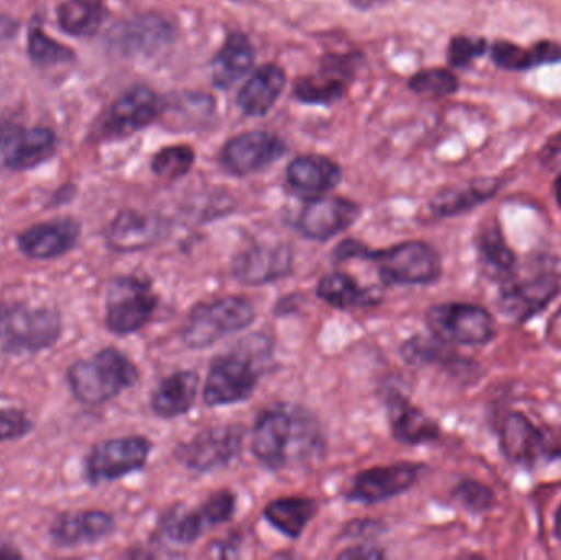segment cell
<instances>
[{
  "label": "cell",
  "mask_w": 561,
  "mask_h": 560,
  "mask_svg": "<svg viewBox=\"0 0 561 560\" xmlns=\"http://www.w3.org/2000/svg\"><path fill=\"white\" fill-rule=\"evenodd\" d=\"M163 108V99L150 88L131 89L112 105L105 130L118 137L135 134L157 121Z\"/></svg>",
  "instance_id": "44dd1931"
},
{
  "label": "cell",
  "mask_w": 561,
  "mask_h": 560,
  "mask_svg": "<svg viewBox=\"0 0 561 560\" xmlns=\"http://www.w3.org/2000/svg\"><path fill=\"white\" fill-rule=\"evenodd\" d=\"M56 137L48 128H32L15 135L7 147V167L15 171L38 167L55 153Z\"/></svg>",
  "instance_id": "1f68e13d"
},
{
  "label": "cell",
  "mask_w": 561,
  "mask_h": 560,
  "mask_svg": "<svg viewBox=\"0 0 561 560\" xmlns=\"http://www.w3.org/2000/svg\"><path fill=\"white\" fill-rule=\"evenodd\" d=\"M81 239V224L72 217L35 224L16 237L22 255L38 262L58 260L68 255Z\"/></svg>",
  "instance_id": "5bb4252c"
},
{
  "label": "cell",
  "mask_w": 561,
  "mask_h": 560,
  "mask_svg": "<svg viewBox=\"0 0 561 560\" xmlns=\"http://www.w3.org/2000/svg\"><path fill=\"white\" fill-rule=\"evenodd\" d=\"M199 391V377L196 372H174L163 378L151 395V410L163 420L183 416L193 410Z\"/></svg>",
  "instance_id": "484cf974"
},
{
  "label": "cell",
  "mask_w": 561,
  "mask_h": 560,
  "mask_svg": "<svg viewBox=\"0 0 561 560\" xmlns=\"http://www.w3.org/2000/svg\"><path fill=\"white\" fill-rule=\"evenodd\" d=\"M428 331L450 345H486L496 338V321L483 306L471 302H444L425 315Z\"/></svg>",
  "instance_id": "ba28073f"
},
{
  "label": "cell",
  "mask_w": 561,
  "mask_h": 560,
  "mask_svg": "<svg viewBox=\"0 0 561 560\" xmlns=\"http://www.w3.org/2000/svg\"><path fill=\"white\" fill-rule=\"evenodd\" d=\"M401 357L409 365H442V367L457 368L458 372L471 374L473 362L465 361L460 355L455 354L454 348L447 342L434 338L409 339L402 344Z\"/></svg>",
  "instance_id": "836d02e7"
},
{
  "label": "cell",
  "mask_w": 561,
  "mask_h": 560,
  "mask_svg": "<svg viewBox=\"0 0 561 560\" xmlns=\"http://www.w3.org/2000/svg\"><path fill=\"white\" fill-rule=\"evenodd\" d=\"M286 147L279 137L266 132H249L227 141L220 163L237 176L259 173L283 157Z\"/></svg>",
  "instance_id": "2e32d148"
},
{
  "label": "cell",
  "mask_w": 561,
  "mask_h": 560,
  "mask_svg": "<svg viewBox=\"0 0 561 560\" xmlns=\"http://www.w3.org/2000/svg\"><path fill=\"white\" fill-rule=\"evenodd\" d=\"M115 528L114 516L104 510H72L53 519L49 538L58 548H81L111 538Z\"/></svg>",
  "instance_id": "ac0fdd59"
},
{
  "label": "cell",
  "mask_w": 561,
  "mask_h": 560,
  "mask_svg": "<svg viewBox=\"0 0 561 560\" xmlns=\"http://www.w3.org/2000/svg\"><path fill=\"white\" fill-rule=\"evenodd\" d=\"M151 449L150 441L141 436L101 441L85 456V480L91 485H102L140 472L150 459Z\"/></svg>",
  "instance_id": "9c48e42d"
},
{
  "label": "cell",
  "mask_w": 561,
  "mask_h": 560,
  "mask_svg": "<svg viewBox=\"0 0 561 560\" xmlns=\"http://www.w3.org/2000/svg\"><path fill=\"white\" fill-rule=\"evenodd\" d=\"M339 58L323 59L322 72L316 76L300 78L294 85V95L306 104H332L339 101L345 92V82L342 76L346 75L345 62Z\"/></svg>",
  "instance_id": "f546056e"
},
{
  "label": "cell",
  "mask_w": 561,
  "mask_h": 560,
  "mask_svg": "<svg viewBox=\"0 0 561 560\" xmlns=\"http://www.w3.org/2000/svg\"><path fill=\"white\" fill-rule=\"evenodd\" d=\"M486 49L484 39H471L467 36H457L451 39L450 48H448V61L455 68H463L470 65L474 58L483 55Z\"/></svg>",
  "instance_id": "b9f144b4"
},
{
  "label": "cell",
  "mask_w": 561,
  "mask_h": 560,
  "mask_svg": "<svg viewBox=\"0 0 561 560\" xmlns=\"http://www.w3.org/2000/svg\"><path fill=\"white\" fill-rule=\"evenodd\" d=\"M335 262L363 260L373 263L385 285H431L442 275L437 250L425 242H402L386 250H369L358 240H343L333 250Z\"/></svg>",
  "instance_id": "7a4b0ae2"
},
{
  "label": "cell",
  "mask_w": 561,
  "mask_h": 560,
  "mask_svg": "<svg viewBox=\"0 0 561 560\" xmlns=\"http://www.w3.org/2000/svg\"><path fill=\"white\" fill-rule=\"evenodd\" d=\"M194 160H196V155H194L193 148L187 147V145L168 147L154 155L153 161H151V170L164 180H180V178L190 173Z\"/></svg>",
  "instance_id": "d590c367"
},
{
  "label": "cell",
  "mask_w": 561,
  "mask_h": 560,
  "mask_svg": "<svg viewBox=\"0 0 561 560\" xmlns=\"http://www.w3.org/2000/svg\"><path fill=\"white\" fill-rule=\"evenodd\" d=\"M493 61L504 69H529L530 56L529 49L520 48L510 42H497L491 49Z\"/></svg>",
  "instance_id": "60d3db41"
},
{
  "label": "cell",
  "mask_w": 561,
  "mask_h": 560,
  "mask_svg": "<svg viewBox=\"0 0 561 560\" xmlns=\"http://www.w3.org/2000/svg\"><path fill=\"white\" fill-rule=\"evenodd\" d=\"M287 184L297 196L316 199L332 191L342 180V170L325 157H299L287 167Z\"/></svg>",
  "instance_id": "7402d4cb"
},
{
  "label": "cell",
  "mask_w": 561,
  "mask_h": 560,
  "mask_svg": "<svg viewBox=\"0 0 561 560\" xmlns=\"http://www.w3.org/2000/svg\"><path fill=\"white\" fill-rule=\"evenodd\" d=\"M173 38V28L160 16H144L114 26L108 42L124 55H150Z\"/></svg>",
  "instance_id": "603a6c76"
},
{
  "label": "cell",
  "mask_w": 561,
  "mask_h": 560,
  "mask_svg": "<svg viewBox=\"0 0 561 560\" xmlns=\"http://www.w3.org/2000/svg\"><path fill=\"white\" fill-rule=\"evenodd\" d=\"M496 191V180H474L461 186L450 187L431 201V213L435 217L460 216L493 197Z\"/></svg>",
  "instance_id": "d6a6232c"
},
{
  "label": "cell",
  "mask_w": 561,
  "mask_h": 560,
  "mask_svg": "<svg viewBox=\"0 0 561 560\" xmlns=\"http://www.w3.org/2000/svg\"><path fill=\"white\" fill-rule=\"evenodd\" d=\"M253 61H255V49L249 36L242 32L230 33L213 61L214 85L227 89L236 84L250 71Z\"/></svg>",
  "instance_id": "f1b7e54d"
},
{
  "label": "cell",
  "mask_w": 561,
  "mask_h": 560,
  "mask_svg": "<svg viewBox=\"0 0 561 560\" xmlns=\"http://www.w3.org/2000/svg\"><path fill=\"white\" fill-rule=\"evenodd\" d=\"M477 252L481 272L491 282L503 285L519 268V259L507 245L497 220H491L481 227L477 237Z\"/></svg>",
  "instance_id": "cb8c5ba5"
},
{
  "label": "cell",
  "mask_w": 561,
  "mask_h": 560,
  "mask_svg": "<svg viewBox=\"0 0 561 560\" xmlns=\"http://www.w3.org/2000/svg\"><path fill=\"white\" fill-rule=\"evenodd\" d=\"M553 532H556L557 539L561 541V505L556 513V523H553Z\"/></svg>",
  "instance_id": "bcb514c9"
},
{
  "label": "cell",
  "mask_w": 561,
  "mask_h": 560,
  "mask_svg": "<svg viewBox=\"0 0 561 560\" xmlns=\"http://www.w3.org/2000/svg\"><path fill=\"white\" fill-rule=\"evenodd\" d=\"M358 204L345 197H316L304 207L297 227L306 239L327 242L345 232L359 217Z\"/></svg>",
  "instance_id": "d6986e66"
},
{
  "label": "cell",
  "mask_w": 561,
  "mask_h": 560,
  "mask_svg": "<svg viewBox=\"0 0 561 560\" xmlns=\"http://www.w3.org/2000/svg\"><path fill=\"white\" fill-rule=\"evenodd\" d=\"M325 446L319 420L296 404L263 411L253 427V454L270 470L309 466L323 456Z\"/></svg>",
  "instance_id": "6da1fadb"
},
{
  "label": "cell",
  "mask_w": 561,
  "mask_h": 560,
  "mask_svg": "<svg viewBox=\"0 0 561 560\" xmlns=\"http://www.w3.org/2000/svg\"><path fill=\"white\" fill-rule=\"evenodd\" d=\"M451 496L461 508L473 513V515L490 512L496 505V496H494L493 490L484 483L477 482V480H463V482L458 483L451 492Z\"/></svg>",
  "instance_id": "74e56055"
},
{
  "label": "cell",
  "mask_w": 561,
  "mask_h": 560,
  "mask_svg": "<svg viewBox=\"0 0 561 560\" xmlns=\"http://www.w3.org/2000/svg\"><path fill=\"white\" fill-rule=\"evenodd\" d=\"M255 306L243 296H226L210 302H201L191 309L181 331L186 347L207 348L226 335L243 331L255 321Z\"/></svg>",
  "instance_id": "8992f818"
},
{
  "label": "cell",
  "mask_w": 561,
  "mask_h": 560,
  "mask_svg": "<svg viewBox=\"0 0 561 560\" xmlns=\"http://www.w3.org/2000/svg\"><path fill=\"white\" fill-rule=\"evenodd\" d=\"M560 293V275L553 268L540 266L529 275L519 268L501 285L497 308L511 321L523 324L542 312Z\"/></svg>",
  "instance_id": "30bf717a"
},
{
  "label": "cell",
  "mask_w": 561,
  "mask_h": 560,
  "mask_svg": "<svg viewBox=\"0 0 561 560\" xmlns=\"http://www.w3.org/2000/svg\"><path fill=\"white\" fill-rule=\"evenodd\" d=\"M140 380L134 362L118 348L105 347L88 358L76 361L66 370V384L76 401L102 407L121 397Z\"/></svg>",
  "instance_id": "277c9868"
},
{
  "label": "cell",
  "mask_w": 561,
  "mask_h": 560,
  "mask_svg": "<svg viewBox=\"0 0 561 560\" xmlns=\"http://www.w3.org/2000/svg\"><path fill=\"white\" fill-rule=\"evenodd\" d=\"M424 466L394 464L363 470L353 479L346 500L362 505H376L411 490L421 479Z\"/></svg>",
  "instance_id": "4fadbf2b"
},
{
  "label": "cell",
  "mask_w": 561,
  "mask_h": 560,
  "mask_svg": "<svg viewBox=\"0 0 561 560\" xmlns=\"http://www.w3.org/2000/svg\"><path fill=\"white\" fill-rule=\"evenodd\" d=\"M272 357V345L263 335H250L210 365L204 384L207 407H229L252 397Z\"/></svg>",
  "instance_id": "3957f363"
},
{
  "label": "cell",
  "mask_w": 561,
  "mask_h": 560,
  "mask_svg": "<svg viewBox=\"0 0 561 560\" xmlns=\"http://www.w3.org/2000/svg\"><path fill=\"white\" fill-rule=\"evenodd\" d=\"M319 512V503L306 496H286L265 508L266 522L289 539H299Z\"/></svg>",
  "instance_id": "4dcf8cb0"
},
{
  "label": "cell",
  "mask_w": 561,
  "mask_h": 560,
  "mask_svg": "<svg viewBox=\"0 0 561 560\" xmlns=\"http://www.w3.org/2000/svg\"><path fill=\"white\" fill-rule=\"evenodd\" d=\"M386 552L376 546H355V548L345 549L340 559H382Z\"/></svg>",
  "instance_id": "ee69618b"
},
{
  "label": "cell",
  "mask_w": 561,
  "mask_h": 560,
  "mask_svg": "<svg viewBox=\"0 0 561 560\" xmlns=\"http://www.w3.org/2000/svg\"><path fill=\"white\" fill-rule=\"evenodd\" d=\"M556 196L557 203H559V206L561 207V174L556 181Z\"/></svg>",
  "instance_id": "7dc6e473"
},
{
  "label": "cell",
  "mask_w": 561,
  "mask_h": 560,
  "mask_svg": "<svg viewBox=\"0 0 561 560\" xmlns=\"http://www.w3.org/2000/svg\"><path fill=\"white\" fill-rule=\"evenodd\" d=\"M409 88L425 98H445L457 91L458 79L447 69H427L412 76Z\"/></svg>",
  "instance_id": "8d00e7d4"
},
{
  "label": "cell",
  "mask_w": 561,
  "mask_h": 560,
  "mask_svg": "<svg viewBox=\"0 0 561 560\" xmlns=\"http://www.w3.org/2000/svg\"><path fill=\"white\" fill-rule=\"evenodd\" d=\"M158 308V295L148 279L135 275L115 276L105 295V325L115 335L140 331Z\"/></svg>",
  "instance_id": "52a82bcc"
},
{
  "label": "cell",
  "mask_w": 561,
  "mask_h": 560,
  "mask_svg": "<svg viewBox=\"0 0 561 560\" xmlns=\"http://www.w3.org/2000/svg\"><path fill=\"white\" fill-rule=\"evenodd\" d=\"M28 53L33 61L39 66H55L59 62L71 61L75 56L66 46L46 36L39 28L30 30Z\"/></svg>",
  "instance_id": "f35d334b"
},
{
  "label": "cell",
  "mask_w": 561,
  "mask_h": 560,
  "mask_svg": "<svg viewBox=\"0 0 561 560\" xmlns=\"http://www.w3.org/2000/svg\"><path fill=\"white\" fill-rule=\"evenodd\" d=\"M62 316L49 306L0 302V354L9 357L48 351L61 339Z\"/></svg>",
  "instance_id": "5b68a950"
},
{
  "label": "cell",
  "mask_w": 561,
  "mask_h": 560,
  "mask_svg": "<svg viewBox=\"0 0 561 560\" xmlns=\"http://www.w3.org/2000/svg\"><path fill=\"white\" fill-rule=\"evenodd\" d=\"M286 72L276 65H263L237 95V104L247 115H265L286 88Z\"/></svg>",
  "instance_id": "4316f807"
},
{
  "label": "cell",
  "mask_w": 561,
  "mask_h": 560,
  "mask_svg": "<svg viewBox=\"0 0 561 560\" xmlns=\"http://www.w3.org/2000/svg\"><path fill=\"white\" fill-rule=\"evenodd\" d=\"M168 230L167 220L157 214L124 209L108 224L105 243L114 252H140L158 245L167 237Z\"/></svg>",
  "instance_id": "9a60e30c"
},
{
  "label": "cell",
  "mask_w": 561,
  "mask_h": 560,
  "mask_svg": "<svg viewBox=\"0 0 561 560\" xmlns=\"http://www.w3.org/2000/svg\"><path fill=\"white\" fill-rule=\"evenodd\" d=\"M294 252L286 243H256L233 259L232 275L247 286L278 282L293 270Z\"/></svg>",
  "instance_id": "e0dca14e"
},
{
  "label": "cell",
  "mask_w": 561,
  "mask_h": 560,
  "mask_svg": "<svg viewBox=\"0 0 561 560\" xmlns=\"http://www.w3.org/2000/svg\"><path fill=\"white\" fill-rule=\"evenodd\" d=\"M13 32H15V28H13V23L10 22L9 19H2V16H0V42H2V39L9 38Z\"/></svg>",
  "instance_id": "f6af8a7d"
},
{
  "label": "cell",
  "mask_w": 561,
  "mask_h": 560,
  "mask_svg": "<svg viewBox=\"0 0 561 560\" xmlns=\"http://www.w3.org/2000/svg\"><path fill=\"white\" fill-rule=\"evenodd\" d=\"M530 66L552 65V62H559L561 59V45L556 42H543L536 43L533 48H529Z\"/></svg>",
  "instance_id": "7bdbcfd3"
},
{
  "label": "cell",
  "mask_w": 561,
  "mask_h": 560,
  "mask_svg": "<svg viewBox=\"0 0 561 560\" xmlns=\"http://www.w3.org/2000/svg\"><path fill=\"white\" fill-rule=\"evenodd\" d=\"M243 427L239 424L209 427L180 444L174 457L181 466L194 472L206 473L229 466L243 447Z\"/></svg>",
  "instance_id": "7c38bea8"
},
{
  "label": "cell",
  "mask_w": 561,
  "mask_h": 560,
  "mask_svg": "<svg viewBox=\"0 0 561 560\" xmlns=\"http://www.w3.org/2000/svg\"><path fill=\"white\" fill-rule=\"evenodd\" d=\"M33 421L19 408H0V443H10L28 436L33 431Z\"/></svg>",
  "instance_id": "ab89813d"
},
{
  "label": "cell",
  "mask_w": 561,
  "mask_h": 560,
  "mask_svg": "<svg viewBox=\"0 0 561 560\" xmlns=\"http://www.w3.org/2000/svg\"><path fill=\"white\" fill-rule=\"evenodd\" d=\"M237 500L233 493L217 492L210 495L197 510H187L178 505L168 510L160 522V529L168 541L174 545L190 546L210 529L232 519Z\"/></svg>",
  "instance_id": "8fae6325"
},
{
  "label": "cell",
  "mask_w": 561,
  "mask_h": 560,
  "mask_svg": "<svg viewBox=\"0 0 561 560\" xmlns=\"http://www.w3.org/2000/svg\"><path fill=\"white\" fill-rule=\"evenodd\" d=\"M58 22L69 35L91 36L104 22V9L95 0H66L59 7Z\"/></svg>",
  "instance_id": "e575fe53"
},
{
  "label": "cell",
  "mask_w": 561,
  "mask_h": 560,
  "mask_svg": "<svg viewBox=\"0 0 561 560\" xmlns=\"http://www.w3.org/2000/svg\"><path fill=\"white\" fill-rule=\"evenodd\" d=\"M316 292L322 301L340 311L368 309L381 302V295L375 289L365 288L353 276L340 272L322 276Z\"/></svg>",
  "instance_id": "83f0119b"
},
{
  "label": "cell",
  "mask_w": 561,
  "mask_h": 560,
  "mask_svg": "<svg viewBox=\"0 0 561 560\" xmlns=\"http://www.w3.org/2000/svg\"><path fill=\"white\" fill-rule=\"evenodd\" d=\"M500 441L504 456L516 466L534 467L540 459L552 456L546 433L523 413H511L504 418Z\"/></svg>",
  "instance_id": "ffe728a7"
},
{
  "label": "cell",
  "mask_w": 561,
  "mask_h": 560,
  "mask_svg": "<svg viewBox=\"0 0 561 560\" xmlns=\"http://www.w3.org/2000/svg\"><path fill=\"white\" fill-rule=\"evenodd\" d=\"M388 416L392 436L408 446L432 443L440 436V427L424 411L409 403L402 395H392L388 400Z\"/></svg>",
  "instance_id": "d4e9b609"
}]
</instances>
